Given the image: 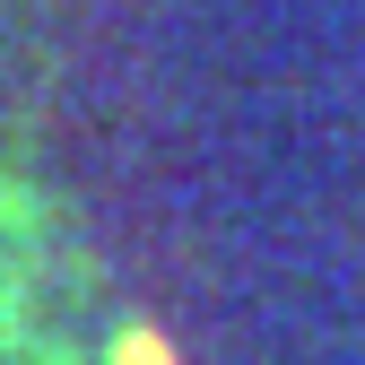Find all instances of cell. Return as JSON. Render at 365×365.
<instances>
[{
  "label": "cell",
  "instance_id": "6da1fadb",
  "mask_svg": "<svg viewBox=\"0 0 365 365\" xmlns=\"http://www.w3.org/2000/svg\"><path fill=\"white\" fill-rule=\"evenodd\" d=\"M105 365H174V348H165V331H148V322H130L122 339H113V356Z\"/></svg>",
  "mask_w": 365,
  "mask_h": 365
}]
</instances>
